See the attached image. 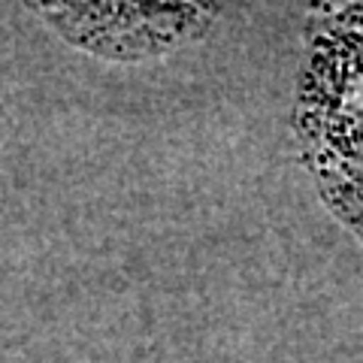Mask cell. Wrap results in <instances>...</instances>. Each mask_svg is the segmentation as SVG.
I'll return each mask as SVG.
<instances>
[{"mask_svg":"<svg viewBox=\"0 0 363 363\" xmlns=\"http://www.w3.org/2000/svg\"><path fill=\"white\" fill-rule=\"evenodd\" d=\"M43 18L73 45L104 58H152L173 52L200 33L215 18V6L200 4H49Z\"/></svg>","mask_w":363,"mask_h":363,"instance_id":"6da1fadb","label":"cell"}]
</instances>
